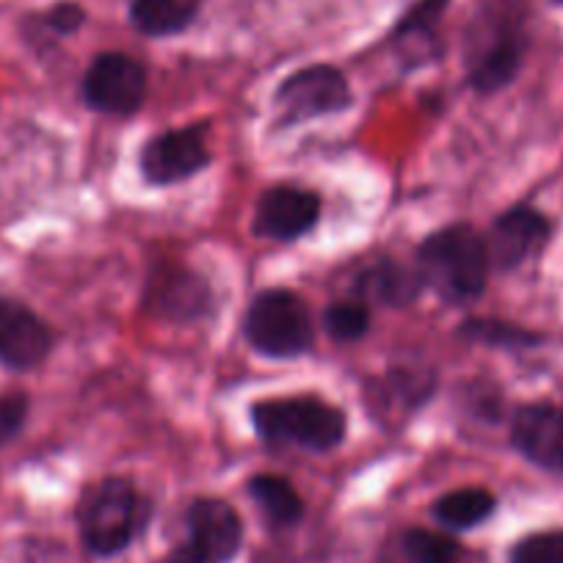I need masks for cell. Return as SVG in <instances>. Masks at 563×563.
Returning <instances> with one entry per match:
<instances>
[{
    "label": "cell",
    "mask_w": 563,
    "mask_h": 563,
    "mask_svg": "<svg viewBox=\"0 0 563 563\" xmlns=\"http://www.w3.org/2000/svg\"><path fill=\"white\" fill-rule=\"evenodd\" d=\"M528 53L525 12L517 0H486L467 31V78L481 95L506 89Z\"/></svg>",
    "instance_id": "cell-1"
},
{
    "label": "cell",
    "mask_w": 563,
    "mask_h": 563,
    "mask_svg": "<svg viewBox=\"0 0 563 563\" xmlns=\"http://www.w3.org/2000/svg\"><path fill=\"white\" fill-rule=\"evenodd\" d=\"M422 285H431L448 301H473L489 279V249L473 227L453 224L434 232L417 249Z\"/></svg>",
    "instance_id": "cell-2"
},
{
    "label": "cell",
    "mask_w": 563,
    "mask_h": 563,
    "mask_svg": "<svg viewBox=\"0 0 563 563\" xmlns=\"http://www.w3.org/2000/svg\"><path fill=\"white\" fill-rule=\"evenodd\" d=\"M252 422L260 440L310 453H329L345 440L343 411L312 395L260 400L252 406Z\"/></svg>",
    "instance_id": "cell-3"
},
{
    "label": "cell",
    "mask_w": 563,
    "mask_h": 563,
    "mask_svg": "<svg viewBox=\"0 0 563 563\" xmlns=\"http://www.w3.org/2000/svg\"><path fill=\"white\" fill-rule=\"evenodd\" d=\"M150 517V503L124 478H106L80 500L78 525L86 550L113 558L128 550Z\"/></svg>",
    "instance_id": "cell-4"
},
{
    "label": "cell",
    "mask_w": 563,
    "mask_h": 563,
    "mask_svg": "<svg viewBox=\"0 0 563 563\" xmlns=\"http://www.w3.org/2000/svg\"><path fill=\"white\" fill-rule=\"evenodd\" d=\"M249 345L271 360H294L307 354L316 340L307 305L290 290H265L249 305L243 321Z\"/></svg>",
    "instance_id": "cell-5"
},
{
    "label": "cell",
    "mask_w": 563,
    "mask_h": 563,
    "mask_svg": "<svg viewBox=\"0 0 563 563\" xmlns=\"http://www.w3.org/2000/svg\"><path fill=\"white\" fill-rule=\"evenodd\" d=\"M186 533L166 563H230L241 552L243 525L235 508L216 497H199L186 511Z\"/></svg>",
    "instance_id": "cell-6"
},
{
    "label": "cell",
    "mask_w": 563,
    "mask_h": 563,
    "mask_svg": "<svg viewBox=\"0 0 563 563\" xmlns=\"http://www.w3.org/2000/svg\"><path fill=\"white\" fill-rule=\"evenodd\" d=\"M274 100L282 113V124L290 128V124L345 111L354 102V95H351L349 78L338 67L312 64L282 80Z\"/></svg>",
    "instance_id": "cell-7"
},
{
    "label": "cell",
    "mask_w": 563,
    "mask_h": 563,
    "mask_svg": "<svg viewBox=\"0 0 563 563\" xmlns=\"http://www.w3.org/2000/svg\"><path fill=\"white\" fill-rule=\"evenodd\" d=\"M147 97V69L124 53H102L84 75L86 106L111 117L135 113Z\"/></svg>",
    "instance_id": "cell-8"
},
{
    "label": "cell",
    "mask_w": 563,
    "mask_h": 563,
    "mask_svg": "<svg viewBox=\"0 0 563 563\" xmlns=\"http://www.w3.org/2000/svg\"><path fill=\"white\" fill-rule=\"evenodd\" d=\"M210 164V153L205 147V135L199 128L169 130L155 135L141 150V177L150 186H175L199 175Z\"/></svg>",
    "instance_id": "cell-9"
},
{
    "label": "cell",
    "mask_w": 563,
    "mask_h": 563,
    "mask_svg": "<svg viewBox=\"0 0 563 563\" xmlns=\"http://www.w3.org/2000/svg\"><path fill=\"white\" fill-rule=\"evenodd\" d=\"M550 232L552 224L541 210L530 208V205H517V208L506 210L497 216L495 227L486 238L489 263L503 271L519 268L536 252H541V246L550 241Z\"/></svg>",
    "instance_id": "cell-10"
},
{
    "label": "cell",
    "mask_w": 563,
    "mask_h": 563,
    "mask_svg": "<svg viewBox=\"0 0 563 563\" xmlns=\"http://www.w3.org/2000/svg\"><path fill=\"white\" fill-rule=\"evenodd\" d=\"M511 442L536 467L563 473V406L528 404L517 409Z\"/></svg>",
    "instance_id": "cell-11"
},
{
    "label": "cell",
    "mask_w": 563,
    "mask_h": 563,
    "mask_svg": "<svg viewBox=\"0 0 563 563\" xmlns=\"http://www.w3.org/2000/svg\"><path fill=\"white\" fill-rule=\"evenodd\" d=\"M321 219V199L301 188H271L257 202L254 213V232L268 241H299Z\"/></svg>",
    "instance_id": "cell-12"
},
{
    "label": "cell",
    "mask_w": 563,
    "mask_h": 563,
    "mask_svg": "<svg viewBox=\"0 0 563 563\" xmlns=\"http://www.w3.org/2000/svg\"><path fill=\"white\" fill-rule=\"evenodd\" d=\"M53 349L51 329L18 301L0 299V365L9 371H34Z\"/></svg>",
    "instance_id": "cell-13"
},
{
    "label": "cell",
    "mask_w": 563,
    "mask_h": 563,
    "mask_svg": "<svg viewBox=\"0 0 563 563\" xmlns=\"http://www.w3.org/2000/svg\"><path fill=\"white\" fill-rule=\"evenodd\" d=\"M150 305L155 312L175 321H191L208 312L210 290L205 279H199L191 271L169 268L166 274L155 276L150 282Z\"/></svg>",
    "instance_id": "cell-14"
},
{
    "label": "cell",
    "mask_w": 563,
    "mask_h": 563,
    "mask_svg": "<svg viewBox=\"0 0 563 563\" xmlns=\"http://www.w3.org/2000/svg\"><path fill=\"white\" fill-rule=\"evenodd\" d=\"M445 9L448 0H417L398 20L393 31V42L400 56L409 58V64H420L422 58L434 56L437 25H440Z\"/></svg>",
    "instance_id": "cell-15"
},
{
    "label": "cell",
    "mask_w": 563,
    "mask_h": 563,
    "mask_svg": "<svg viewBox=\"0 0 563 563\" xmlns=\"http://www.w3.org/2000/svg\"><path fill=\"white\" fill-rule=\"evenodd\" d=\"M422 276L420 271L406 268V265L393 263V260H384V263L373 265L365 274L356 279V290H360L365 299L382 301L387 307H406L420 296Z\"/></svg>",
    "instance_id": "cell-16"
},
{
    "label": "cell",
    "mask_w": 563,
    "mask_h": 563,
    "mask_svg": "<svg viewBox=\"0 0 563 563\" xmlns=\"http://www.w3.org/2000/svg\"><path fill=\"white\" fill-rule=\"evenodd\" d=\"M197 14L199 0H130V23L153 40L183 34Z\"/></svg>",
    "instance_id": "cell-17"
},
{
    "label": "cell",
    "mask_w": 563,
    "mask_h": 563,
    "mask_svg": "<svg viewBox=\"0 0 563 563\" xmlns=\"http://www.w3.org/2000/svg\"><path fill=\"white\" fill-rule=\"evenodd\" d=\"M249 495L274 528H294L305 517V500L296 486L282 475H254L249 481Z\"/></svg>",
    "instance_id": "cell-18"
},
{
    "label": "cell",
    "mask_w": 563,
    "mask_h": 563,
    "mask_svg": "<svg viewBox=\"0 0 563 563\" xmlns=\"http://www.w3.org/2000/svg\"><path fill=\"white\" fill-rule=\"evenodd\" d=\"M497 497L489 489L481 486H467V489H456L442 495L434 503L437 522L445 525L451 530H473L484 525L486 519L495 514Z\"/></svg>",
    "instance_id": "cell-19"
},
{
    "label": "cell",
    "mask_w": 563,
    "mask_h": 563,
    "mask_svg": "<svg viewBox=\"0 0 563 563\" xmlns=\"http://www.w3.org/2000/svg\"><path fill=\"white\" fill-rule=\"evenodd\" d=\"M400 544L411 563H462V550L456 541L434 530H406Z\"/></svg>",
    "instance_id": "cell-20"
},
{
    "label": "cell",
    "mask_w": 563,
    "mask_h": 563,
    "mask_svg": "<svg viewBox=\"0 0 563 563\" xmlns=\"http://www.w3.org/2000/svg\"><path fill=\"white\" fill-rule=\"evenodd\" d=\"M323 327L338 343H354L371 329V312L360 301H338L323 312Z\"/></svg>",
    "instance_id": "cell-21"
},
{
    "label": "cell",
    "mask_w": 563,
    "mask_h": 563,
    "mask_svg": "<svg viewBox=\"0 0 563 563\" xmlns=\"http://www.w3.org/2000/svg\"><path fill=\"white\" fill-rule=\"evenodd\" d=\"M462 334L486 345H503V349H528V345L539 343V334L503 321H467L462 327Z\"/></svg>",
    "instance_id": "cell-22"
},
{
    "label": "cell",
    "mask_w": 563,
    "mask_h": 563,
    "mask_svg": "<svg viewBox=\"0 0 563 563\" xmlns=\"http://www.w3.org/2000/svg\"><path fill=\"white\" fill-rule=\"evenodd\" d=\"M508 563H563V530L525 536L514 544Z\"/></svg>",
    "instance_id": "cell-23"
},
{
    "label": "cell",
    "mask_w": 563,
    "mask_h": 563,
    "mask_svg": "<svg viewBox=\"0 0 563 563\" xmlns=\"http://www.w3.org/2000/svg\"><path fill=\"white\" fill-rule=\"evenodd\" d=\"M42 23H45V29L53 31V34L69 36L86 23V12L78 3H58V7H53L51 12L42 18Z\"/></svg>",
    "instance_id": "cell-24"
},
{
    "label": "cell",
    "mask_w": 563,
    "mask_h": 563,
    "mask_svg": "<svg viewBox=\"0 0 563 563\" xmlns=\"http://www.w3.org/2000/svg\"><path fill=\"white\" fill-rule=\"evenodd\" d=\"M25 411H29V400L23 395H7L0 398V445L12 440L25 422Z\"/></svg>",
    "instance_id": "cell-25"
},
{
    "label": "cell",
    "mask_w": 563,
    "mask_h": 563,
    "mask_svg": "<svg viewBox=\"0 0 563 563\" xmlns=\"http://www.w3.org/2000/svg\"><path fill=\"white\" fill-rule=\"evenodd\" d=\"M552 3H558V7H563V0H552Z\"/></svg>",
    "instance_id": "cell-26"
}]
</instances>
